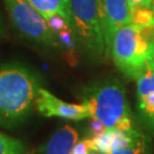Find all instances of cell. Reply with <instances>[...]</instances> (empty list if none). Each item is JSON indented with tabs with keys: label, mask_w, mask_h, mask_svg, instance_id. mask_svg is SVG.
Returning <instances> with one entry per match:
<instances>
[{
	"label": "cell",
	"mask_w": 154,
	"mask_h": 154,
	"mask_svg": "<svg viewBox=\"0 0 154 154\" xmlns=\"http://www.w3.org/2000/svg\"><path fill=\"white\" fill-rule=\"evenodd\" d=\"M131 13L138 11H151L153 6V0H128Z\"/></svg>",
	"instance_id": "4fadbf2b"
},
{
	"label": "cell",
	"mask_w": 154,
	"mask_h": 154,
	"mask_svg": "<svg viewBox=\"0 0 154 154\" xmlns=\"http://www.w3.org/2000/svg\"><path fill=\"white\" fill-rule=\"evenodd\" d=\"M82 103L88 107L90 119H96L106 129L134 128L126 89L118 79L112 78L91 85L85 90Z\"/></svg>",
	"instance_id": "7a4b0ae2"
},
{
	"label": "cell",
	"mask_w": 154,
	"mask_h": 154,
	"mask_svg": "<svg viewBox=\"0 0 154 154\" xmlns=\"http://www.w3.org/2000/svg\"><path fill=\"white\" fill-rule=\"evenodd\" d=\"M72 23L79 46L91 61L106 58L100 29L98 0H70Z\"/></svg>",
	"instance_id": "5b68a950"
},
{
	"label": "cell",
	"mask_w": 154,
	"mask_h": 154,
	"mask_svg": "<svg viewBox=\"0 0 154 154\" xmlns=\"http://www.w3.org/2000/svg\"><path fill=\"white\" fill-rule=\"evenodd\" d=\"M153 29L130 23L119 29L112 39L110 57L116 69L128 79L137 80L146 70Z\"/></svg>",
	"instance_id": "3957f363"
},
{
	"label": "cell",
	"mask_w": 154,
	"mask_h": 154,
	"mask_svg": "<svg viewBox=\"0 0 154 154\" xmlns=\"http://www.w3.org/2000/svg\"><path fill=\"white\" fill-rule=\"evenodd\" d=\"M6 35H7V29H6L5 21H4V17H2V14L0 11V39L6 38Z\"/></svg>",
	"instance_id": "9a60e30c"
},
{
	"label": "cell",
	"mask_w": 154,
	"mask_h": 154,
	"mask_svg": "<svg viewBox=\"0 0 154 154\" xmlns=\"http://www.w3.org/2000/svg\"><path fill=\"white\" fill-rule=\"evenodd\" d=\"M35 109L45 118H61L73 121H80L91 118L88 107L83 103H66L44 87L39 89L35 99Z\"/></svg>",
	"instance_id": "52a82bcc"
},
{
	"label": "cell",
	"mask_w": 154,
	"mask_h": 154,
	"mask_svg": "<svg viewBox=\"0 0 154 154\" xmlns=\"http://www.w3.org/2000/svg\"><path fill=\"white\" fill-rule=\"evenodd\" d=\"M79 134L71 126H63L56 130L41 146L39 154H71L78 143Z\"/></svg>",
	"instance_id": "9c48e42d"
},
{
	"label": "cell",
	"mask_w": 154,
	"mask_h": 154,
	"mask_svg": "<svg viewBox=\"0 0 154 154\" xmlns=\"http://www.w3.org/2000/svg\"><path fill=\"white\" fill-rule=\"evenodd\" d=\"M26 1L44 16L46 21L55 16H60L73 25L70 0H26Z\"/></svg>",
	"instance_id": "30bf717a"
},
{
	"label": "cell",
	"mask_w": 154,
	"mask_h": 154,
	"mask_svg": "<svg viewBox=\"0 0 154 154\" xmlns=\"http://www.w3.org/2000/svg\"><path fill=\"white\" fill-rule=\"evenodd\" d=\"M136 83L138 111L146 123L154 129V62L151 57L146 70Z\"/></svg>",
	"instance_id": "ba28073f"
},
{
	"label": "cell",
	"mask_w": 154,
	"mask_h": 154,
	"mask_svg": "<svg viewBox=\"0 0 154 154\" xmlns=\"http://www.w3.org/2000/svg\"><path fill=\"white\" fill-rule=\"evenodd\" d=\"M90 130H91V136H97V135H100L104 131H106L107 129L105 128V126L100 121L96 120V119H91Z\"/></svg>",
	"instance_id": "5bb4252c"
},
{
	"label": "cell",
	"mask_w": 154,
	"mask_h": 154,
	"mask_svg": "<svg viewBox=\"0 0 154 154\" xmlns=\"http://www.w3.org/2000/svg\"><path fill=\"white\" fill-rule=\"evenodd\" d=\"M98 11L106 58H109L112 39L119 29L132 23V13L128 0H98Z\"/></svg>",
	"instance_id": "8992f818"
},
{
	"label": "cell",
	"mask_w": 154,
	"mask_h": 154,
	"mask_svg": "<svg viewBox=\"0 0 154 154\" xmlns=\"http://www.w3.org/2000/svg\"><path fill=\"white\" fill-rule=\"evenodd\" d=\"M42 79L37 71L21 63L0 64V127L22 125L35 109Z\"/></svg>",
	"instance_id": "6da1fadb"
},
{
	"label": "cell",
	"mask_w": 154,
	"mask_h": 154,
	"mask_svg": "<svg viewBox=\"0 0 154 154\" xmlns=\"http://www.w3.org/2000/svg\"><path fill=\"white\" fill-rule=\"evenodd\" d=\"M151 149L152 145L149 137L135 128L130 142L125 146L116 149L112 154H151Z\"/></svg>",
	"instance_id": "8fae6325"
},
{
	"label": "cell",
	"mask_w": 154,
	"mask_h": 154,
	"mask_svg": "<svg viewBox=\"0 0 154 154\" xmlns=\"http://www.w3.org/2000/svg\"><path fill=\"white\" fill-rule=\"evenodd\" d=\"M26 145L6 134L0 132V154H28Z\"/></svg>",
	"instance_id": "7c38bea8"
},
{
	"label": "cell",
	"mask_w": 154,
	"mask_h": 154,
	"mask_svg": "<svg viewBox=\"0 0 154 154\" xmlns=\"http://www.w3.org/2000/svg\"><path fill=\"white\" fill-rule=\"evenodd\" d=\"M4 4L14 29L25 40L46 50L61 53L60 42L49 24L26 0H4Z\"/></svg>",
	"instance_id": "277c9868"
}]
</instances>
